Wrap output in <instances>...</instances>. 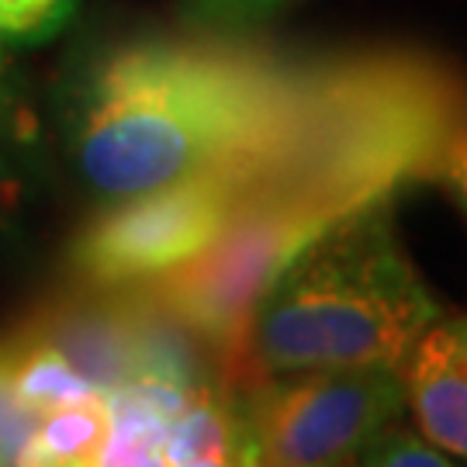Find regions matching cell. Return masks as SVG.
I'll use <instances>...</instances> for the list:
<instances>
[{"instance_id":"5","label":"cell","mask_w":467,"mask_h":467,"mask_svg":"<svg viewBox=\"0 0 467 467\" xmlns=\"http://www.w3.org/2000/svg\"><path fill=\"white\" fill-rule=\"evenodd\" d=\"M243 201L239 156L204 173L152 187L100 212L69 250L87 287H132L204 253Z\"/></svg>"},{"instance_id":"4","label":"cell","mask_w":467,"mask_h":467,"mask_svg":"<svg viewBox=\"0 0 467 467\" xmlns=\"http://www.w3.org/2000/svg\"><path fill=\"white\" fill-rule=\"evenodd\" d=\"M256 464H350L405 412V381L391 368L291 370L235 391Z\"/></svg>"},{"instance_id":"7","label":"cell","mask_w":467,"mask_h":467,"mask_svg":"<svg viewBox=\"0 0 467 467\" xmlns=\"http://www.w3.org/2000/svg\"><path fill=\"white\" fill-rule=\"evenodd\" d=\"M163 464H256L235 388L212 378L191 391L163 433Z\"/></svg>"},{"instance_id":"14","label":"cell","mask_w":467,"mask_h":467,"mask_svg":"<svg viewBox=\"0 0 467 467\" xmlns=\"http://www.w3.org/2000/svg\"><path fill=\"white\" fill-rule=\"evenodd\" d=\"M281 0H191L194 15L204 21H250L274 11Z\"/></svg>"},{"instance_id":"6","label":"cell","mask_w":467,"mask_h":467,"mask_svg":"<svg viewBox=\"0 0 467 467\" xmlns=\"http://www.w3.org/2000/svg\"><path fill=\"white\" fill-rule=\"evenodd\" d=\"M401 381L419 433L467 461V316L436 318L409 353Z\"/></svg>"},{"instance_id":"8","label":"cell","mask_w":467,"mask_h":467,"mask_svg":"<svg viewBox=\"0 0 467 467\" xmlns=\"http://www.w3.org/2000/svg\"><path fill=\"white\" fill-rule=\"evenodd\" d=\"M111 433V409L104 391L49 409L32 440L28 464L46 467H87L98 464Z\"/></svg>"},{"instance_id":"2","label":"cell","mask_w":467,"mask_h":467,"mask_svg":"<svg viewBox=\"0 0 467 467\" xmlns=\"http://www.w3.org/2000/svg\"><path fill=\"white\" fill-rule=\"evenodd\" d=\"M308 63L222 38H142L104 52L73 94V152L100 194L129 198L253 152Z\"/></svg>"},{"instance_id":"11","label":"cell","mask_w":467,"mask_h":467,"mask_svg":"<svg viewBox=\"0 0 467 467\" xmlns=\"http://www.w3.org/2000/svg\"><path fill=\"white\" fill-rule=\"evenodd\" d=\"M77 0H0V42L38 46L67 28Z\"/></svg>"},{"instance_id":"3","label":"cell","mask_w":467,"mask_h":467,"mask_svg":"<svg viewBox=\"0 0 467 467\" xmlns=\"http://www.w3.org/2000/svg\"><path fill=\"white\" fill-rule=\"evenodd\" d=\"M440 305L405 260L384 204L336 222L277 274L250 322V368L401 370Z\"/></svg>"},{"instance_id":"12","label":"cell","mask_w":467,"mask_h":467,"mask_svg":"<svg viewBox=\"0 0 467 467\" xmlns=\"http://www.w3.org/2000/svg\"><path fill=\"white\" fill-rule=\"evenodd\" d=\"M360 464H388V467H436V464H451L436 443L422 440L419 433L405 430L399 422L384 426L381 433L370 440L368 447L357 457Z\"/></svg>"},{"instance_id":"13","label":"cell","mask_w":467,"mask_h":467,"mask_svg":"<svg viewBox=\"0 0 467 467\" xmlns=\"http://www.w3.org/2000/svg\"><path fill=\"white\" fill-rule=\"evenodd\" d=\"M433 181L451 187V194L464 204V212H467V118L453 129V135L447 139V146L440 150Z\"/></svg>"},{"instance_id":"1","label":"cell","mask_w":467,"mask_h":467,"mask_svg":"<svg viewBox=\"0 0 467 467\" xmlns=\"http://www.w3.org/2000/svg\"><path fill=\"white\" fill-rule=\"evenodd\" d=\"M464 118L461 80L416 52L308 63L291 115L239 156L243 201L225 235L281 274L336 222L433 177Z\"/></svg>"},{"instance_id":"9","label":"cell","mask_w":467,"mask_h":467,"mask_svg":"<svg viewBox=\"0 0 467 467\" xmlns=\"http://www.w3.org/2000/svg\"><path fill=\"white\" fill-rule=\"evenodd\" d=\"M7 357H11L17 391L25 395V401H32L42 416L49 409L98 395V388L69 364L67 353L32 326H25L15 339H7Z\"/></svg>"},{"instance_id":"10","label":"cell","mask_w":467,"mask_h":467,"mask_svg":"<svg viewBox=\"0 0 467 467\" xmlns=\"http://www.w3.org/2000/svg\"><path fill=\"white\" fill-rule=\"evenodd\" d=\"M38 422H42V412L17 391L7 343H0V467L28 464Z\"/></svg>"}]
</instances>
